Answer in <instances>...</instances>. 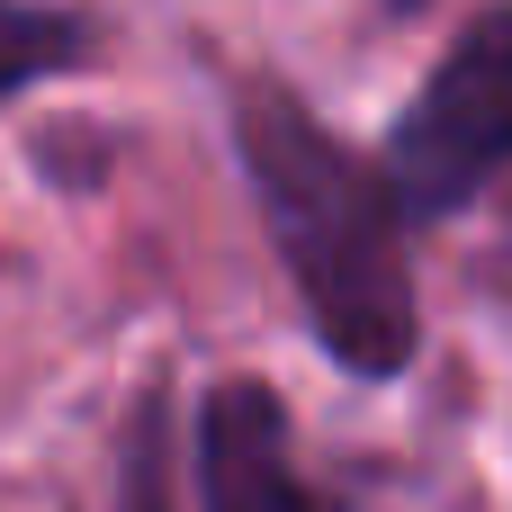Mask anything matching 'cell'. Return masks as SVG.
<instances>
[{
    "label": "cell",
    "instance_id": "cell-1",
    "mask_svg": "<svg viewBox=\"0 0 512 512\" xmlns=\"http://www.w3.org/2000/svg\"><path fill=\"white\" fill-rule=\"evenodd\" d=\"M243 180L261 198V225L279 243V270L297 279L315 342L351 378H396L423 342L414 324V261H405V207L387 189V162H360L306 99L252 81L234 108Z\"/></svg>",
    "mask_w": 512,
    "mask_h": 512
},
{
    "label": "cell",
    "instance_id": "cell-2",
    "mask_svg": "<svg viewBox=\"0 0 512 512\" xmlns=\"http://www.w3.org/2000/svg\"><path fill=\"white\" fill-rule=\"evenodd\" d=\"M495 171H512V9L468 18L387 135V189L405 216H459Z\"/></svg>",
    "mask_w": 512,
    "mask_h": 512
},
{
    "label": "cell",
    "instance_id": "cell-3",
    "mask_svg": "<svg viewBox=\"0 0 512 512\" xmlns=\"http://www.w3.org/2000/svg\"><path fill=\"white\" fill-rule=\"evenodd\" d=\"M198 495L207 512H324L315 486L297 477L288 414L261 378H225L198 423Z\"/></svg>",
    "mask_w": 512,
    "mask_h": 512
},
{
    "label": "cell",
    "instance_id": "cell-4",
    "mask_svg": "<svg viewBox=\"0 0 512 512\" xmlns=\"http://www.w3.org/2000/svg\"><path fill=\"white\" fill-rule=\"evenodd\" d=\"M72 54H81V27L72 18L27 9V0H0V99L27 90V81H45V72H63Z\"/></svg>",
    "mask_w": 512,
    "mask_h": 512
}]
</instances>
